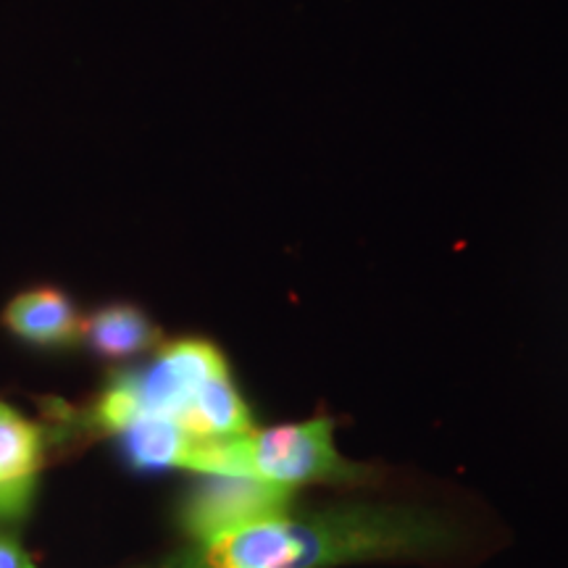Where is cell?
<instances>
[{
	"label": "cell",
	"mask_w": 568,
	"mask_h": 568,
	"mask_svg": "<svg viewBox=\"0 0 568 568\" xmlns=\"http://www.w3.org/2000/svg\"><path fill=\"white\" fill-rule=\"evenodd\" d=\"M287 568H329L395 552H424L445 545V531L424 514L406 508L329 506L293 521L284 516Z\"/></svg>",
	"instance_id": "obj_1"
},
{
	"label": "cell",
	"mask_w": 568,
	"mask_h": 568,
	"mask_svg": "<svg viewBox=\"0 0 568 568\" xmlns=\"http://www.w3.org/2000/svg\"><path fill=\"white\" fill-rule=\"evenodd\" d=\"M222 372H226V361L211 343L180 339L151 366L116 376L98 403L92 422L116 435L142 416H169L180 422L203 382Z\"/></svg>",
	"instance_id": "obj_2"
},
{
	"label": "cell",
	"mask_w": 568,
	"mask_h": 568,
	"mask_svg": "<svg viewBox=\"0 0 568 568\" xmlns=\"http://www.w3.org/2000/svg\"><path fill=\"white\" fill-rule=\"evenodd\" d=\"M243 468L245 477L290 489L308 481H353L364 477L361 468L337 456L332 422L326 418L247 432L243 435Z\"/></svg>",
	"instance_id": "obj_3"
},
{
	"label": "cell",
	"mask_w": 568,
	"mask_h": 568,
	"mask_svg": "<svg viewBox=\"0 0 568 568\" xmlns=\"http://www.w3.org/2000/svg\"><path fill=\"white\" fill-rule=\"evenodd\" d=\"M203 477L182 510L184 529L201 545L251 524L284 518L293 510L290 487L255 477H224V474H203Z\"/></svg>",
	"instance_id": "obj_4"
},
{
	"label": "cell",
	"mask_w": 568,
	"mask_h": 568,
	"mask_svg": "<svg viewBox=\"0 0 568 568\" xmlns=\"http://www.w3.org/2000/svg\"><path fill=\"white\" fill-rule=\"evenodd\" d=\"M3 324L13 335L40 347L71 345L82 337L84 322L74 303L61 290L40 287L13 297L3 314Z\"/></svg>",
	"instance_id": "obj_5"
},
{
	"label": "cell",
	"mask_w": 568,
	"mask_h": 568,
	"mask_svg": "<svg viewBox=\"0 0 568 568\" xmlns=\"http://www.w3.org/2000/svg\"><path fill=\"white\" fill-rule=\"evenodd\" d=\"M84 343L101 358H132L161 339L159 326L134 305H105L82 326Z\"/></svg>",
	"instance_id": "obj_6"
},
{
	"label": "cell",
	"mask_w": 568,
	"mask_h": 568,
	"mask_svg": "<svg viewBox=\"0 0 568 568\" xmlns=\"http://www.w3.org/2000/svg\"><path fill=\"white\" fill-rule=\"evenodd\" d=\"M180 424L197 437H232L253 432L251 410L234 389L230 368L203 382L180 416Z\"/></svg>",
	"instance_id": "obj_7"
},
{
	"label": "cell",
	"mask_w": 568,
	"mask_h": 568,
	"mask_svg": "<svg viewBox=\"0 0 568 568\" xmlns=\"http://www.w3.org/2000/svg\"><path fill=\"white\" fill-rule=\"evenodd\" d=\"M122 447L134 468L155 471V468H187L190 450L197 435L187 432L169 416H142L122 432Z\"/></svg>",
	"instance_id": "obj_8"
},
{
	"label": "cell",
	"mask_w": 568,
	"mask_h": 568,
	"mask_svg": "<svg viewBox=\"0 0 568 568\" xmlns=\"http://www.w3.org/2000/svg\"><path fill=\"white\" fill-rule=\"evenodd\" d=\"M42 435L40 429L11 408L0 414V487L32 481L34 468L40 464Z\"/></svg>",
	"instance_id": "obj_9"
},
{
	"label": "cell",
	"mask_w": 568,
	"mask_h": 568,
	"mask_svg": "<svg viewBox=\"0 0 568 568\" xmlns=\"http://www.w3.org/2000/svg\"><path fill=\"white\" fill-rule=\"evenodd\" d=\"M0 568H34V564L24 550L9 542V539H0Z\"/></svg>",
	"instance_id": "obj_10"
},
{
	"label": "cell",
	"mask_w": 568,
	"mask_h": 568,
	"mask_svg": "<svg viewBox=\"0 0 568 568\" xmlns=\"http://www.w3.org/2000/svg\"><path fill=\"white\" fill-rule=\"evenodd\" d=\"M3 410H6V406H3V403H0V414H3Z\"/></svg>",
	"instance_id": "obj_11"
}]
</instances>
